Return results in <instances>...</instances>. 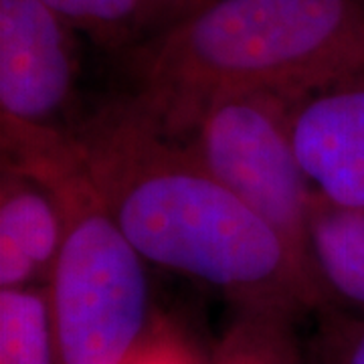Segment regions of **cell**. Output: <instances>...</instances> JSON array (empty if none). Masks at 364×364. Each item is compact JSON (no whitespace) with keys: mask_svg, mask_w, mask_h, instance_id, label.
<instances>
[{"mask_svg":"<svg viewBox=\"0 0 364 364\" xmlns=\"http://www.w3.org/2000/svg\"><path fill=\"white\" fill-rule=\"evenodd\" d=\"M91 181L146 263L213 287L235 308L324 310L296 253L191 150L122 93L69 126Z\"/></svg>","mask_w":364,"mask_h":364,"instance_id":"6da1fadb","label":"cell"},{"mask_svg":"<svg viewBox=\"0 0 364 364\" xmlns=\"http://www.w3.org/2000/svg\"><path fill=\"white\" fill-rule=\"evenodd\" d=\"M122 59L134 102L178 138L231 95L298 100L364 77V0H219Z\"/></svg>","mask_w":364,"mask_h":364,"instance_id":"7a4b0ae2","label":"cell"},{"mask_svg":"<svg viewBox=\"0 0 364 364\" xmlns=\"http://www.w3.org/2000/svg\"><path fill=\"white\" fill-rule=\"evenodd\" d=\"M2 164L43 182L63 215L47 286L57 364H126L152 334L146 261L91 181L69 128L0 117Z\"/></svg>","mask_w":364,"mask_h":364,"instance_id":"3957f363","label":"cell"},{"mask_svg":"<svg viewBox=\"0 0 364 364\" xmlns=\"http://www.w3.org/2000/svg\"><path fill=\"white\" fill-rule=\"evenodd\" d=\"M294 102L279 93L231 95L208 105L178 140L286 241L312 277L308 219L316 193L291 142Z\"/></svg>","mask_w":364,"mask_h":364,"instance_id":"277c9868","label":"cell"},{"mask_svg":"<svg viewBox=\"0 0 364 364\" xmlns=\"http://www.w3.org/2000/svg\"><path fill=\"white\" fill-rule=\"evenodd\" d=\"M77 31L41 0H0V117L69 128L77 95Z\"/></svg>","mask_w":364,"mask_h":364,"instance_id":"5b68a950","label":"cell"},{"mask_svg":"<svg viewBox=\"0 0 364 364\" xmlns=\"http://www.w3.org/2000/svg\"><path fill=\"white\" fill-rule=\"evenodd\" d=\"M289 132L314 193L336 207L364 208V77L298 97Z\"/></svg>","mask_w":364,"mask_h":364,"instance_id":"8992f818","label":"cell"},{"mask_svg":"<svg viewBox=\"0 0 364 364\" xmlns=\"http://www.w3.org/2000/svg\"><path fill=\"white\" fill-rule=\"evenodd\" d=\"M63 243L51 191L11 164L0 170V289L47 287Z\"/></svg>","mask_w":364,"mask_h":364,"instance_id":"52a82bcc","label":"cell"},{"mask_svg":"<svg viewBox=\"0 0 364 364\" xmlns=\"http://www.w3.org/2000/svg\"><path fill=\"white\" fill-rule=\"evenodd\" d=\"M308 263L324 308L364 312V208L336 207L314 195Z\"/></svg>","mask_w":364,"mask_h":364,"instance_id":"ba28073f","label":"cell"},{"mask_svg":"<svg viewBox=\"0 0 364 364\" xmlns=\"http://www.w3.org/2000/svg\"><path fill=\"white\" fill-rule=\"evenodd\" d=\"M298 318V312L282 306L235 308V318L205 364H304Z\"/></svg>","mask_w":364,"mask_h":364,"instance_id":"9c48e42d","label":"cell"},{"mask_svg":"<svg viewBox=\"0 0 364 364\" xmlns=\"http://www.w3.org/2000/svg\"><path fill=\"white\" fill-rule=\"evenodd\" d=\"M0 364H57L47 287L0 289Z\"/></svg>","mask_w":364,"mask_h":364,"instance_id":"30bf717a","label":"cell"},{"mask_svg":"<svg viewBox=\"0 0 364 364\" xmlns=\"http://www.w3.org/2000/svg\"><path fill=\"white\" fill-rule=\"evenodd\" d=\"M105 51L122 53L142 39V0H41Z\"/></svg>","mask_w":364,"mask_h":364,"instance_id":"8fae6325","label":"cell"},{"mask_svg":"<svg viewBox=\"0 0 364 364\" xmlns=\"http://www.w3.org/2000/svg\"><path fill=\"white\" fill-rule=\"evenodd\" d=\"M308 364H364V316L340 308L320 310Z\"/></svg>","mask_w":364,"mask_h":364,"instance_id":"7c38bea8","label":"cell"},{"mask_svg":"<svg viewBox=\"0 0 364 364\" xmlns=\"http://www.w3.org/2000/svg\"><path fill=\"white\" fill-rule=\"evenodd\" d=\"M126 364H205L181 330L158 318L152 334Z\"/></svg>","mask_w":364,"mask_h":364,"instance_id":"4fadbf2b","label":"cell"},{"mask_svg":"<svg viewBox=\"0 0 364 364\" xmlns=\"http://www.w3.org/2000/svg\"><path fill=\"white\" fill-rule=\"evenodd\" d=\"M215 2L219 0H142V11H140L142 39L205 11Z\"/></svg>","mask_w":364,"mask_h":364,"instance_id":"5bb4252c","label":"cell"}]
</instances>
